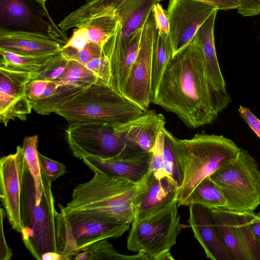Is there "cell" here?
Returning <instances> with one entry per match:
<instances>
[{
  "instance_id": "obj_1",
  "label": "cell",
  "mask_w": 260,
  "mask_h": 260,
  "mask_svg": "<svg viewBox=\"0 0 260 260\" xmlns=\"http://www.w3.org/2000/svg\"><path fill=\"white\" fill-rule=\"evenodd\" d=\"M231 101L226 89L210 82L194 37L169 61L152 103L195 129L212 123Z\"/></svg>"
},
{
  "instance_id": "obj_2",
  "label": "cell",
  "mask_w": 260,
  "mask_h": 260,
  "mask_svg": "<svg viewBox=\"0 0 260 260\" xmlns=\"http://www.w3.org/2000/svg\"><path fill=\"white\" fill-rule=\"evenodd\" d=\"M183 174L177 205L185 203L198 184L219 169L234 161L240 150L231 139L222 135L197 133L189 139L176 138L164 127Z\"/></svg>"
},
{
  "instance_id": "obj_3",
  "label": "cell",
  "mask_w": 260,
  "mask_h": 260,
  "mask_svg": "<svg viewBox=\"0 0 260 260\" xmlns=\"http://www.w3.org/2000/svg\"><path fill=\"white\" fill-rule=\"evenodd\" d=\"M145 187L144 180L136 183L95 173L91 180L75 187L63 209L66 213L95 214L130 224Z\"/></svg>"
},
{
  "instance_id": "obj_4",
  "label": "cell",
  "mask_w": 260,
  "mask_h": 260,
  "mask_svg": "<svg viewBox=\"0 0 260 260\" xmlns=\"http://www.w3.org/2000/svg\"><path fill=\"white\" fill-rule=\"evenodd\" d=\"M41 168L43 193L39 205L36 204L34 180L26 163L21 203L24 226L21 233L22 240L25 247L39 260L46 253H58L56 241V211L51 189L53 181L41 166Z\"/></svg>"
},
{
  "instance_id": "obj_5",
  "label": "cell",
  "mask_w": 260,
  "mask_h": 260,
  "mask_svg": "<svg viewBox=\"0 0 260 260\" xmlns=\"http://www.w3.org/2000/svg\"><path fill=\"white\" fill-rule=\"evenodd\" d=\"M143 110L100 79L84 88L55 113L70 124L88 122L122 124Z\"/></svg>"
},
{
  "instance_id": "obj_6",
  "label": "cell",
  "mask_w": 260,
  "mask_h": 260,
  "mask_svg": "<svg viewBox=\"0 0 260 260\" xmlns=\"http://www.w3.org/2000/svg\"><path fill=\"white\" fill-rule=\"evenodd\" d=\"M177 201L134 220L127 238L128 250L145 254L150 260H173L171 248L176 243L182 225Z\"/></svg>"
},
{
  "instance_id": "obj_7",
  "label": "cell",
  "mask_w": 260,
  "mask_h": 260,
  "mask_svg": "<svg viewBox=\"0 0 260 260\" xmlns=\"http://www.w3.org/2000/svg\"><path fill=\"white\" fill-rule=\"evenodd\" d=\"M210 176L222 190L227 202L223 209L253 212L260 205V170L246 150L241 148L234 161Z\"/></svg>"
},
{
  "instance_id": "obj_8",
  "label": "cell",
  "mask_w": 260,
  "mask_h": 260,
  "mask_svg": "<svg viewBox=\"0 0 260 260\" xmlns=\"http://www.w3.org/2000/svg\"><path fill=\"white\" fill-rule=\"evenodd\" d=\"M118 125L99 122L69 124L67 139L73 155L82 159H109L144 151L128 140Z\"/></svg>"
},
{
  "instance_id": "obj_9",
  "label": "cell",
  "mask_w": 260,
  "mask_h": 260,
  "mask_svg": "<svg viewBox=\"0 0 260 260\" xmlns=\"http://www.w3.org/2000/svg\"><path fill=\"white\" fill-rule=\"evenodd\" d=\"M222 241L235 260H260V241L251 228L253 212L210 208Z\"/></svg>"
},
{
  "instance_id": "obj_10",
  "label": "cell",
  "mask_w": 260,
  "mask_h": 260,
  "mask_svg": "<svg viewBox=\"0 0 260 260\" xmlns=\"http://www.w3.org/2000/svg\"><path fill=\"white\" fill-rule=\"evenodd\" d=\"M156 31L151 11L143 26L138 54L121 93L143 111L148 109L153 102L151 61Z\"/></svg>"
},
{
  "instance_id": "obj_11",
  "label": "cell",
  "mask_w": 260,
  "mask_h": 260,
  "mask_svg": "<svg viewBox=\"0 0 260 260\" xmlns=\"http://www.w3.org/2000/svg\"><path fill=\"white\" fill-rule=\"evenodd\" d=\"M162 0H86V3L65 17L68 21L78 19L102 8H110L118 14L119 21L113 37L129 40L134 33L144 26L153 6Z\"/></svg>"
},
{
  "instance_id": "obj_12",
  "label": "cell",
  "mask_w": 260,
  "mask_h": 260,
  "mask_svg": "<svg viewBox=\"0 0 260 260\" xmlns=\"http://www.w3.org/2000/svg\"><path fill=\"white\" fill-rule=\"evenodd\" d=\"M215 9L210 5L194 0H169L166 12L173 56L190 43Z\"/></svg>"
},
{
  "instance_id": "obj_13",
  "label": "cell",
  "mask_w": 260,
  "mask_h": 260,
  "mask_svg": "<svg viewBox=\"0 0 260 260\" xmlns=\"http://www.w3.org/2000/svg\"><path fill=\"white\" fill-rule=\"evenodd\" d=\"M48 12H37L25 0H0L1 28L19 30L49 38L62 44L68 40Z\"/></svg>"
},
{
  "instance_id": "obj_14",
  "label": "cell",
  "mask_w": 260,
  "mask_h": 260,
  "mask_svg": "<svg viewBox=\"0 0 260 260\" xmlns=\"http://www.w3.org/2000/svg\"><path fill=\"white\" fill-rule=\"evenodd\" d=\"M25 164L20 146L15 153L3 156L0 160L1 201L12 228L20 233L24 228L21 203Z\"/></svg>"
},
{
  "instance_id": "obj_15",
  "label": "cell",
  "mask_w": 260,
  "mask_h": 260,
  "mask_svg": "<svg viewBox=\"0 0 260 260\" xmlns=\"http://www.w3.org/2000/svg\"><path fill=\"white\" fill-rule=\"evenodd\" d=\"M32 74L0 68V120L7 126L10 120H25L32 109L25 95Z\"/></svg>"
},
{
  "instance_id": "obj_16",
  "label": "cell",
  "mask_w": 260,
  "mask_h": 260,
  "mask_svg": "<svg viewBox=\"0 0 260 260\" xmlns=\"http://www.w3.org/2000/svg\"><path fill=\"white\" fill-rule=\"evenodd\" d=\"M65 214L75 238L78 252L83 246L94 242L120 237L129 228V223L98 214Z\"/></svg>"
},
{
  "instance_id": "obj_17",
  "label": "cell",
  "mask_w": 260,
  "mask_h": 260,
  "mask_svg": "<svg viewBox=\"0 0 260 260\" xmlns=\"http://www.w3.org/2000/svg\"><path fill=\"white\" fill-rule=\"evenodd\" d=\"M151 155V151H141L112 159L85 157L82 160L94 173L140 183L149 171Z\"/></svg>"
},
{
  "instance_id": "obj_18",
  "label": "cell",
  "mask_w": 260,
  "mask_h": 260,
  "mask_svg": "<svg viewBox=\"0 0 260 260\" xmlns=\"http://www.w3.org/2000/svg\"><path fill=\"white\" fill-rule=\"evenodd\" d=\"M189 207L190 226L206 257L212 260H235L222 241L211 209L196 203Z\"/></svg>"
},
{
  "instance_id": "obj_19",
  "label": "cell",
  "mask_w": 260,
  "mask_h": 260,
  "mask_svg": "<svg viewBox=\"0 0 260 260\" xmlns=\"http://www.w3.org/2000/svg\"><path fill=\"white\" fill-rule=\"evenodd\" d=\"M144 182L145 189L137 201L133 221L157 212L178 201L179 187L171 178L157 179L149 171Z\"/></svg>"
},
{
  "instance_id": "obj_20",
  "label": "cell",
  "mask_w": 260,
  "mask_h": 260,
  "mask_svg": "<svg viewBox=\"0 0 260 260\" xmlns=\"http://www.w3.org/2000/svg\"><path fill=\"white\" fill-rule=\"evenodd\" d=\"M63 45L49 38L26 31L0 28V49L25 55L60 52Z\"/></svg>"
},
{
  "instance_id": "obj_21",
  "label": "cell",
  "mask_w": 260,
  "mask_h": 260,
  "mask_svg": "<svg viewBox=\"0 0 260 260\" xmlns=\"http://www.w3.org/2000/svg\"><path fill=\"white\" fill-rule=\"evenodd\" d=\"M143 28V27L137 30L134 37L128 44H106L103 48V52L110 63L111 78L109 84L121 93L138 54Z\"/></svg>"
},
{
  "instance_id": "obj_22",
  "label": "cell",
  "mask_w": 260,
  "mask_h": 260,
  "mask_svg": "<svg viewBox=\"0 0 260 260\" xmlns=\"http://www.w3.org/2000/svg\"><path fill=\"white\" fill-rule=\"evenodd\" d=\"M166 123L163 114L148 109L135 119L119 125L118 127L128 140L143 150L151 151Z\"/></svg>"
},
{
  "instance_id": "obj_23",
  "label": "cell",
  "mask_w": 260,
  "mask_h": 260,
  "mask_svg": "<svg viewBox=\"0 0 260 260\" xmlns=\"http://www.w3.org/2000/svg\"><path fill=\"white\" fill-rule=\"evenodd\" d=\"M218 10L215 9L197 31L195 37L201 49L208 78L217 89L226 90V84L216 55L214 25Z\"/></svg>"
},
{
  "instance_id": "obj_24",
  "label": "cell",
  "mask_w": 260,
  "mask_h": 260,
  "mask_svg": "<svg viewBox=\"0 0 260 260\" xmlns=\"http://www.w3.org/2000/svg\"><path fill=\"white\" fill-rule=\"evenodd\" d=\"M83 89L72 85H59L55 81H49L40 99L31 103L32 109L42 115L55 113Z\"/></svg>"
},
{
  "instance_id": "obj_25",
  "label": "cell",
  "mask_w": 260,
  "mask_h": 260,
  "mask_svg": "<svg viewBox=\"0 0 260 260\" xmlns=\"http://www.w3.org/2000/svg\"><path fill=\"white\" fill-rule=\"evenodd\" d=\"M60 53V52L44 55H25L0 49V68L34 74Z\"/></svg>"
},
{
  "instance_id": "obj_26",
  "label": "cell",
  "mask_w": 260,
  "mask_h": 260,
  "mask_svg": "<svg viewBox=\"0 0 260 260\" xmlns=\"http://www.w3.org/2000/svg\"><path fill=\"white\" fill-rule=\"evenodd\" d=\"M173 56L169 35L156 30L152 49L151 61V90L153 100L165 70Z\"/></svg>"
},
{
  "instance_id": "obj_27",
  "label": "cell",
  "mask_w": 260,
  "mask_h": 260,
  "mask_svg": "<svg viewBox=\"0 0 260 260\" xmlns=\"http://www.w3.org/2000/svg\"><path fill=\"white\" fill-rule=\"evenodd\" d=\"M73 259L150 260L144 253L132 255L118 253L106 239L99 240L81 248Z\"/></svg>"
},
{
  "instance_id": "obj_28",
  "label": "cell",
  "mask_w": 260,
  "mask_h": 260,
  "mask_svg": "<svg viewBox=\"0 0 260 260\" xmlns=\"http://www.w3.org/2000/svg\"><path fill=\"white\" fill-rule=\"evenodd\" d=\"M192 203L204 205L209 208H222L227 202L221 187L208 176L202 180L191 192L184 206Z\"/></svg>"
},
{
  "instance_id": "obj_29",
  "label": "cell",
  "mask_w": 260,
  "mask_h": 260,
  "mask_svg": "<svg viewBox=\"0 0 260 260\" xmlns=\"http://www.w3.org/2000/svg\"><path fill=\"white\" fill-rule=\"evenodd\" d=\"M60 211L56 212V241L58 253L63 259H73L78 252V247L68 221L63 206L58 205Z\"/></svg>"
},
{
  "instance_id": "obj_30",
  "label": "cell",
  "mask_w": 260,
  "mask_h": 260,
  "mask_svg": "<svg viewBox=\"0 0 260 260\" xmlns=\"http://www.w3.org/2000/svg\"><path fill=\"white\" fill-rule=\"evenodd\" d=\"M38 137L37 135L27 136L24 138L22 149L26 163L34 178L36 204L39 205L42 200L43 190L41 165L38 151Z\"/></svg>"
},
{
  "instance_id": "obj_31",
  "label": "cell",
  "mask_w": 260,
  "mask_h": 260,
  "mask_svg": "<svg viewBox=\"0 0 260 260\" xmlns=\"http://www.w3.org/2000/svg\"><path fill=\"white\" fill-rule=\"evenodd\" d=\"M98 79L85 65L70 60L63 74L55 81L59 85H69L84 88L96 82Z\"/></svg>"
},
{
  "instance_id": "obj_32",
  "label": "cell",
  "mask_w": 260,
  "mask_h": 260,
  "mask_svg": "<svg viewBox=\"0 0 260 260\" xmlns=\"http://www.w3.org/2000/svg\"><path fill=\"white\" fill-rule=\"evenodd\" d=\"M162 133L164 136L162 155L167 172L179 188L183 182L182 172L168 137Z\"/></svg>"
},
{
  "instance_id": "obj_33",
  "label": "cell",
  "mask_w": 260,
  "mask_h": 260,
  "mask_svg": "<svg viewBox=\"0 0 260 260\" xmlns=\"http://www.w3.org/2000/svg\"><path fill=\"white\" fill-rule=\"evenodd\" d=\"M60 53L68 60H74L85 65L90 60L101 57L103 54V49L96 44L88 43L81 49L71 47L62 48Z\"/></svg>"
},
{
  "instance_id": "obj_34",
  "label": "cell",
  "mask_w": 260,
  "mask_h": 260,
  "mask_svg": "<svg viewBox=\"0 0 260 260\" xmlns=\"http://www.w3.org/2000/svg\"><path fill=\"white\" fill-rule=\"evenodd\" d=\"M68 61L60 53L56 58L47 64L39 72L32 74L31 80L41 79L55 81L63 74Z\"/></svg>"
},
{
  "instance_id": "obj_35",
  "label": "cell",
  "mask_w": 260,
  "mask_h": 260,
  "mask_svg": "<svg viewBox=\"0 0 260 260\" xmlns=\"http://www.w3.org/2000/svg\"><path fill=\"white\" fill-rule=\"evenodd\" d=\"M164 140V136L161 131L155 146L151 151L149 171H151L154 177L158 179L166 177L170 178L167 172L162 155Z\"/></svg>"
},
{
  "instance_id": "obj_36",
  "label": "cell",
  "mask_w": 260,
  "mask_h": 260,
  "mask_svg": "<svg viewBox=\"0 0 260 260\" xmlns=\"http://www.w3.org/2000/svg\"><path fill=\"white\" fill-rule=\"evenodd\" d=\"M85 66L92 71L98 79L109 84L111 78L110 63L104 52L101 57L90 60L85 64Z\"/></svg>"
},
{
  "instance_id": "obj_37",
  "label": "cell",
  "mask_w": 260,
  "mask_h": 260,
  "mask_svg": "<svg viewBox=\"0 0 260 260\" xmlns=\"http://www.w3.org/2000/svg\"><path fill=\"white\" fill-rule=\"evenodd\" d=\"M40 165L53 182L66 172V167L61 162L47 157L38 152Z\"/></svg>"
},
{
  "instance_id": "obj_38",
  "label": "cell",
  "mask_w": 260,
  "mask_h": 260,
  "mask_svg": "<svg viewBox=\"0 0 260 260\" xmlns=\"http://www.w3.org/2000/svg\"><path fill=\"white\" fill-rule=\"evenodd\" d=\"M152 12L156 30L162 35H169V18L166 11L164 9L162 5L159 3L154 4L152 8Z\"/></svg>"
},
{
  "instance_id": "obj_39",
  "label": "cell",
  "mask_w": 260,
  "mask_h": 260,
  "mask_svg": "<svg viewBox=\"0 0 260 260\" xmlns=\"http://www.w3.org/2000/svg\"><path fill=\"white\" fill-rule=\"evenodd\" d=\"M49 81L35 79L31 80L25 89V95L30 103L39 99L47 86Z\"/></svg>"
},
{
  "instance_id": "obj_40",
  "label": "cell",
  "mask_w": 260,
  "mask_h": 260,
  "mask_svg": "<svg viewBox=\"0 0 260 260\" xmlns=\"http://www.w3.org/2000/svg\"><path fill=\"white\" fill-rule=\"evenodd\" d=\"M239 4L237 9L239 14L244 17L260 15V2L258 0H237Z\"/></svg>"
},
{
  "instance_id": "obj_41",
  "label": "cell",
  "mask_w": 260,
  "mask_h": 260,
  "mask_svg": "<svg viewBox=\"0 0 260 260\" xmlns=\"http://www.w3.org/2000/svg\"><path fill=\"white\" fill-rule=\"evenodd\" d=\"M238 111L243 119L260 138V120L245 107L240 106Z\"/></svg>"
},
{
  "instance_id": "obj_42",
  "label": "cell",
  "mask_w": 260,
  "mask_h": 260,
  "mask_svg": "<svg viewBox=\"0 0 260 260\" xmlns=\"http://www.w3.org/2000/svg\"><path fill=\"white\" fill-rule=\"evenodd\" d=\"M88 43L89 42L84 31L80 28H76L67 43L63 45L62 48L71 47L81 49L85 47Z\"/></svg>"
},
{
  "instance_id": "obj_43",
  "label": "cell",
  "mask_w": 260,
  "mask_h": 260,
  "mask_svg": "<svg viewBox=\"0 0 260 260\" xmlns=\"http://www.w3.org/2000/svg\"><path fill=\"white\" fill-rule=\"evenodd\" d=\"M6 211L1 208V242H0V259L9 260L13 255L12 249L8 246L4 234L3 221L6 216Z\"/></svg>"
},
{
  "instance_id": "obj_44",
  "label": "cell",
  "mask_w": 260,
  "mask_h": 260,
  "mask_svg": "<svg viewBox=\"0 0 260 260\" xmlns=\"http://www.w3.org/2000/svg\"><path fill=\"white\" fill-rule=\"evenodd\" d=\"M210 5L218 10L237 9L239 4L237 0H194Z\"/></svg>"
},
{
  "instance_id": "obj_45",
  "label": "cell",
  "mask_w": 260,
  "mask_h": 260,
  "mask_svg": "<svg viewBox=\"0 0 260 260\" xmlns=\"http://www.w3.org/2000/svg\"><path fill=\"white\" fill-rule=\"evenodd\" d=\"M251 228L255 237L260 241V219L255 213L251 220Z\"/></svg>"
},
{
  "instance_id": "obj_46",
  "label": "cell",
  "mask_w": 260,
  "mask_h": 260,
  "mask_svg": "<svg viewBox=\"0 0 260 260\" xmlns=\"http://www.w3.org/2000/svg\"><path fill=\"white\" fill-rule=\"evenodd\" d=\"M63 259L62 256L57 252H48L44 254L41 260H60Z\"/></svg>"
},
{
  "instance_id": "obj_47",
  "label": "cell",
  "mask_w": 260,
  "mask_h": 260,
  "mask_svg": "<svg viewBox=\"0 0 260 260\" xmlns=\"http://www.w3.org/2000/svg\"><path fill=\"white\" fill-rule=\"evenodd\" d=\"M43 7H46L45 3L48 0H34Z\"/></svg>"
},
{
  "instance_id": "obj_48",
  "label": "cell",
  "mask_w": 260,
  "mask_h": 260,
  "mask_svg": "<svg viewBox=\"0 0 260 260\" xmlns=\"http://www.w3.org/2000/svg\"><path fill=\"white\" fill-rule=\"evenodd\" d=\"M256 215L257 217L260 219V212L257 213Z\"/></svg>"
},
{
  "instance_id": "obj_49",
  "label": "cell",
  "mask_w": 260,
  "mask_h": 260,
  "mask_svg": "<svg viewBox=\"0 0 260 260\" xmlns=\"http://www.w3.org/2000/svg\"><path fill=\"white\" fill-rule=\"evenodd\" d=\"M258 1L260 2V0H258Z\"/></svg>"
}]
</instances>
